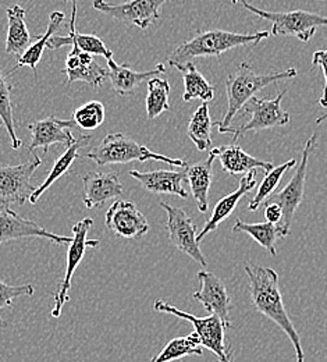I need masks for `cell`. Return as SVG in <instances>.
Returning a JSON list of instances; mask_svg holds the SVG:
<instances>
[{
  "mask_svg": "<svg viewBox=\"0 0 327 362\" xmlns=\"http://www.w3.org/2000/svg\"><path fill=\"white\" fill-rule=\"evenodd\" d=\"M244 271L248 276L249 298L255 311L273 320L288 336L295 350L297 362L305 361L301 337L291 317L287 314L283 303L280 284H279V273L272 268L254 265L248 262L244 264Z\"/></svg>",
  "mask_w": 327,
  "mask_h": 362,
  "instance_id": "cell-1",
  "label": "cell"
},
{
  "mask_svg": "<svg viewBox=\"0 0 327 362\" xmlns=\"http://www.w3.org/2000/svg\"><path fill=\"white\" fill-rule=\"evenodd\" d=\"M270 35L269 31L238 34L223 30L198 31L195 37L177 46L169 56L170 66L186 64L196 57H219L222 53L239 46H255Z\"/></svg>",
  "mask_w": 327,
  "mask_h": 362,
  "instance_id": "cell-2",
  "label": "cell"
},
{
  "mask_svg": "<svg viewBox=\"0 0 327 362\" xmlns=\"http://www.w3.org/2000/svg\"><path fill=\"white\" fill-rule=\"evenodd\" d=\"M295 69H288L280 73L270 74H256L252 70V66L248 62H242L237 70L227 76L226 80V95H227V110L222 122H215L213 126L219 129H226L232 124L238 110L244 107V105L254 98V95L259 90L281 81L297 77Z\"/></svg>",
  "mask_w": 327,
  "mask_h": 362,
  "instance_id": "cell-3",
  "label": "cell"
},
{
  "mask_svg": "<svg viewBox=\"0 0 327 362\" xmlns=\"http://www.w3.org/2000/svg\"><path fill=\"white\" fill-rule=\"evenodd\" d=\"M85 158L94 160L95 163L100 168L109 165H123L130 162H148V160H157L172 166L184 168L187 169L188 163L184 159H174L160 153H156L146 146L140 145L131 136H126L123 133L107 134L103 141L93 148Z\"/></svg>",
  "mask_w": 327,
  "mask_h": 362,
  "instance_id": "cell-4",
  "label": "cell"
},
{
  "mask_svg": "<svg viewBox=\"0 0 327 362\" xmlns=\"http://www.w3.org/2000/svg\"><path fill=\"white\" fill-rule=\"evenodd\" d=\"M248 11L256 14L259 18L272 23L270 34L273 37H295L301 42H309L315 35L319 27H327V17L305 11V10H294L285 13H272L261 10L246 0H238Z\"/></svg>",
  "mask_w": 327,
  "mask_h": 362,
  "instance_id": "cell-5",
  "label": "cell"
},
{
  "mask_svg": "<svg viewBox=\"0 0 327 362\" xmlns=\"http://www.w3.org/2000/svg\"><path fill=\"white\" fill-rule=\"evenodd\" d=\"M153 310L157 313L172 314L180 319H186L192 323L195 333L201 340V346L212 351L220 362H232L233 360V349L232 344L227 343L226 339V326L216 315L206 317H198L166 303L165 300H155Z\"/></svg>",
  "mask_w": 327,
  "mask_h": 362,
  "instance_id": "cell-6",
  "label": "cell"
},
{
  "mask_svg": "<svg viewBox=\"0 0 327 362\" xmlns=\"http://www.w3.org/2000/svg\"><path fill=\"white\" fill-rule=\"evenodd\" d=\"M287 90H281L275 99L252 98L244 105L242 116L249 115V120L239 127L219 129L220 134H232L234 144L249 132H261L276 127H284L290 123L288 112L281 109V99Z\"/></svg>",
  "mask_w": 327,
  "mask_h": 362,
  "instance_id": "cell-7",
  "label": "cell"
},
{
  "mask_svg": "<svg viewBox=\"0 0 327 362\" xmlns=\"http://www.w3.org/2000/svg\"><path fill=\"white\" fill-rule=\"evenodd\" d=\"M318 134H312L311 138L307 141L305 148L302 151V159L292 176L290 182L281 188L280 191L275 192L265 204H278L283 211V221L279 225L281 238L287 237L291 231V225L295 212L301 206L304 201V189H305V179H307V169L309 162V155L316 146Z\"/></svg>",
  "mask_w": 327,
  "mask_h": 362,
  "instance_id": "cell-8",
  "label": "cell"
},
{
  "mask_svg": "<svg viewBox=\"0 0 327 362\" xmlns=\"http://www.w3.org/2000/svg\"><path fill=\"white\" fill-rule=\"evenodd\" d=\"M94 226V219L84 218L83 221L77 222L73 226V238L69 244L67 251V262H66V271L64 277L60 283L59 290L54 293V304L52 308V317H60L63 307L70 300V288H71V279L74 276V272L83 262L85 252L88 248H95L99 245V240H88V233Z\"/></svg>",
  "mask_w": 327,
  "mask_h": 362,
  "instance_id": "cell-9",
  "label": "cell"
},
{
  "mask_svg": "<svg viewBox=\"0 0 327 362\" xmlns=\"http://www.w3.org/2000/svg\"><path fill=\"white\" fill-rule=\"evenodd\" d=\"M42 165V158L35 155L32 160L17 166H0V205L10 208L11 205H24L30 201L35 191L31 177Z\"/></svg>",
  "mask_w": 327,
  "mask_h": 362,
  "instance_id": "cell-10",
  "label": "cell"
},
{
  "mask_svg": "<svg viewBox=\"0 0 327 362\" xmlns=\"http://www.w3.org/2000/svg\"><path fill=\"white\" fill-rule=\"evenodd\" d=\"M160 206L167 214V231L170 243L183 254L188 255L192 261L206 268V258L199 247L196 240V226L192 223L191 218L186 214L184 209L172 206L167 202L162 201Z\"/></svg>",
  "mask_w": 327,
  "mask_h": 362,
  "instance_id": "cell-11",
  "label": "cell"
},
{
  "mask_svg": "<svg viewBox=\"0 0 327 362\" xmlns=\"http://www.w3.org/2000/svg\"><path fill=\"white\" fill-rule=\"evenodd\" d=\"M166 0H129L121 4H112L106 0H94V8L109 16L110 18L119 20L146 30L160 17V7Z\"/></svg>",
  "mask_w": 327,
  "mask_h": 362,
  "instance_id": "cell-12",
  "label": "cell"
},
{
  "mask_svg": "<svg viewBox=\"0 0 327 362\" xmlns=\"http://www.w3.org/2000/svg\"><path fill=\"white\" fill-rule=\"evenodd\" d=\"M198 280L201 283V290L192 294L194 300L201 303L210 315L220 317L226 329H232V300L225 281L215 273L206 271L198 273Z\"/></svg>",
  "mask_w": 327,
  "mask_h": 362,
  "instance_id": "cell-13",
  "label": "cell"
},
{
  "mask_svg": "<svg viewBox=\"0 0 327 362\" xmlns=\"http://www.w3.org/2000/svg\"><path fill=\"white\" fill-rule=\"evenodd\" d=\"M106 227L124 240H138L149 231V223L136 204L119 199L106 212Z\"/></svg>",
  "mask_w": 327,
  "mask_h": 362,
  "instance_id": "cell-14",
  "label": "cell"
},
{
  "mask_svg": "<svg viewBox=\"0 0 327 362\" xmlns=\"http://www.w3.org/2000/svg\"><path fill=\"white\" fill-rule=\"evenodd\" d=\"M47 238L53 244H70L73 237L59 235L52 231H47L44 227L37 225L32 221L23 219L18 216L11 208H1L0 209V247L3 243L20 238Z\"/></svg>",
  "mask_w": 327,
  "mask_h": 362,
  "instance_id": "cell-15",
  "label": "cell"
},
{
  "mask_svg": "<svg viewBox=\"0 0 327 362\" xmlns=\"http://www.w3.org/2000/svg\"><path fill=\"white\" fill-rule=\"evenodd\" d=\"M76 126L73 120H59L56 116H49L28 124L31 133L28 151L34 153L38 148H44V152L47 153L53 144H61L66 148L73 145L77 138L73 136L71 130L76 129Z\"/></svg>",
  "mask_w": 327,
  "mask_h": 362,
  "instance_id": "cell-16",
  "label": "cell"
},
{
  "mask_svg": "<svg viewBox=\"0 0 327 362\" xmlns=\"http://www.w3.org/2000/svg\"><path fill=\"white\" fill-rule=\"evenodd\" d=\"M66 3L69 1L71 4V18H70V33L67 37H52L47 42V47L50 50H57L63 46L71 45L73 50L71 53H80V52H87L93 56H103L106 60L113 57L112 50L107 49V46L103 44L100 38L93 34H81L77 31L76 23H77V8L78 3L77 0H64Z\"/></svg>",
  "mask_w": 327,
  "mask_h": 362,
  "instance_id": "cell-17",
  "label": "cell"
},
{
  "mask_svg": "<svg viewBox=\"0 0 327 362\" xmlns=\"http://www.w3.org/2000/svg\"><path fill=\"white\" fill-rule=\"evenodd\" d=\"M84 205L88 209L102 206L110 199L123 195V184L114 173L91 172L83 177Z\"/></svg>",
  "mask_w": 327,
  "mask_h": 362,
  "instance_id": "cell-18",
  "label": "cell"
},
{
  "mask_svg": "<svg viewBox=\"0 0 327 362\" xmlns=\"http://www.w3.org/2000/svg\"><path fill=\"white\" fill-rule=\"evenodd\" d=\"M209 153H212L216 159H219L222 169L232 176H238L244 173L246 175L248 172L255 169H262L268 173L275 168L272 162L259 160L248 155L246 152L242 151V148L238 144L212 148Z\"/></svg>",
  "mask_w": 327,
  "mask_h": 362,
  "instance_id": "cell-19",
  "label": "cell"
},
{
  "mask_svg": "<svg viewBox=\"0 0 327 362\" xmlns=\"http://www.w3.org/2000/svg\"><path fill=\"white\" fill-rule=\"evenodd\" d=\"M109 66V78L112 83V88L120 96L133 95L143 81H149L160 74L166 73L165 64H157L153 70L149 71H134L130 64H117L113 57L106 60Z\"/></svg>",
  "mask_w": 327,
  "mask_h": 362,
  "instance_id": "cell-20",
  "label": "cell"
},
{
  "mask_svg": "<svg viewBox=\"0 0 327 362\" xmlns=\"http://www.w3.org/2000/svg\"><path fill=\"white\" fill-rule=\"evenodd\" d=\"M255 187H256V173H255V170H251L241 179L238 188L234 192L226 195L215 205L212 216L209 218V221L206 222L203 228L196 234L198 243H201L203 240V237L208 235L210 231L216 230L222 222H225L227 218H230V215L233 214L235 206L242 199V197H245L248 192H251Z\"/></svg>",
  "mask_w": 327,
  "mask_h": 362,
  "instance_id": "cell-21",
  "label": "cell"
},
{
  "mask_svg": "<svg viewBox=\"0 0 327 362\" xmlns=\"http://www.w3.org/2000/svg\"><path fill=\"white\" fill-rule=\"evenodd\" d=\"M129 175L140 182L141 185L153 194H173L180 198H188V192L183 187L186 180V172L173 170H153V172H138L130 170Z\"/></svg>",
  "mask_w": 327,
  "mask_h": 362,
  "instance_id": "cell-22",
  "label": "cell"
},
{
  "mask_svg": "<svg viewBox=\"0 0 327 362\" xmlns=\"http://www.w3.org/2000/svg\"><path fill=\"white\" fill-rule=\"evenodd\" d=\"M7 14V37H6V53L14 54L17 59L31 46L32 37L28 31L25 21V10L13 4L6 10Z\"/></svg>",
  "mask_w": 327,
  "mask_h": 362,
  "instance_id": "cell-23",
  "label": "cell"
},
{
  "mask_svg": "<svg viewBox=\"0 0 327 362\" xmlns=\"http://www.w3.org/2000/svg\"><path fill=\"white\" fill-rule=\"evenodd\" d=\"M215 156L209 153L206 160L198 162L186 169L188 182L192 191V197L196 201L201 214H206L209 209V189L213 180V162Z\"/></svg>",
  "mask_w": 327,
  "mask_h": 362,
  "instance_id": "cell-24",
  "label": "cell"
},
{
  "mask_svg": "<svg viewBox=\"0 0 327 362\" xmlns=\"http://www.w3.org/2000/svg\"><path fill=\"white\" fill-rule=\"evenodd\" d=\"M91 139H93V136H78L73 145L66 148V151L57 158L53 168L50 169L47 180L44 181V184H41L38 188H35V191L31 194L30 202L32 205H35L38 202V199L44 195V192L47 191L56 181L59 180L60 177H63L70 170V168L73 166V163L76 162V159L80 155V149L87 146Z\"/></svg>",
  "mask_w": 327,
  "mask_h": 362,
  "instance_id": "cell-25",
  "label": "cell"
},
{
  "mask_svg": "<svg viewBox=\"0 0 327 362\" xmlns=\"http://www.w3.org/2000/svg\"><path fill=\"white\" fill-rule=\"evenodd\" d=\"M64 13L63 11H53L49 17V24H47V30L45 34L42 35H37L34 37V41L31 46L17 59V66L10 71L8 76H13V73L20 69V67H24V66H28L34 74L37 76V67H38V63L41 62V57L44 54V50L47 47L49 40L56 34V31L60 30L61 24L64 23Z\"/></svg>",
  "mask_w": 327,
  "mask_h": 362,
  "instance_id": "cell-26",
  "label": "cell"
},
{
  "mask_svg": "<svg viewBox=\"0 0 327 362\" xmlns=\"http://www.w3.org/2000/svg\"><path fill=\"white\" fill-rule=\"evenodd\" d=\"M173 67L182 73L184 80V88H186L183 93L184 102L201 99L202 102L208 103L215 98V88L198 71V69L192 62H188L186 64H176Z\"/></svg>",
  "mask_w": 327,
  "mask_h": 362,
  "instance_id": "cell-27",
  "label": "cell"
},
{
  "mask_svg": "<svg viewBox=\"0 0 327 362\" xmlns=\"http://www.w3.org/2000/svg\"><path fill=\"white\" fill-rule=\"evenodd\" d=\"M212 127L213 122L209 113V105L203 102L191 116L187 127V136L195 144L196 149L203 152L212 149Z\"/></svg>",
  "mask_w": 327,
  "mask_h": 362,
  "instance_id": "cell-28",
  "label": "cell"
},
{
  "mask_svg": "<svg viewBox=\"0 0 327 362\" xmlns=\"http://www.w3.org/2000/svg\"><path fill=\"white\" fill-rule=\"evenodd\" d=\"M202 346L198 334L194 332L186 337H176L170 340L165 349L149 362H173L192 356H202Z\"/></svg>",
  "mask_w": 327,
  "mask_h": 362,
  "instance_id": "cell-29",
  "label": "cell"
},
{
  "mask_svg": "<svg viewBox=\"0 0 327 362\" xmlns=\"http://www.w3.org/2000/svg\"><path fill=\"white\" fill-rule=\"evenodd\" d=\"M233 233H245L251 235L255 243H258L262 248H265L272 257L278 255L276 241L281 237L279 226L272 225L269 222L265 223H245L242 221H237L233 227Z\"/></svg>",
  "mask_w": 327,
  "mask_h": 362,
  "instance_id": "cell-30",
  "label": "cell"
},
{
  "mask_svg": "<svg viewBox=\"0 0 327 362\" xmlns=\"http://www.w3.org/2000/svg\"><path fill=\"white\" fill-rule=\"evenodd\" d=\"M169 95H170V84L167 80L155 77L148 81V95L145 100L148 119L153 120L157 116H160L163 112L170 110Z\"/></svg>",
  "mask_w": 327,
  "mask_h": 362,
  "instance_id": "cell-31",
  "label": "cell"
},
{
  "mask_svg": "<svg viewBox=\"0 0 327 362\" xmlns=\"http://www.w3.org/2000/svg\"><path fill=\"white\" fill-rule=\"evenodd\" d=\"M8 78L11 76H3V71L0 69V120L4 124L7 134L10 136V144L13 149H18L23 142L18 139L14 126V117H13V103H11V93L13 86L8 83Z\"/></svg>",
  "mask_w": 327,
  "mask_h": 362,
  "instance_id": "cell-32",
  "label": "cell"
},
{
  "mask_svg": "<svg viewBox=\"0 0 327 362\" xmlns=\"http://www.w3.org/2000/svg\"><path fill=\"white\" fill-rule=\"evenodd\" d=\"M295 159H291V160H287L285 163H283L280 166H276L273 168L270 172L266 173L265 179L262 180V182L259 184L258 187V191H256V195L252 198V201L249 202V206L248 209L251 212H255L258 211L261 206H263V204L275 194V191L278 189L279 184H280L281 179L284 176V173L294 168L295 166Z\"/></svg>",
  "mask_w": 327,
  "mask_h": 362,
  "instance_id": "cell-33",
  "label": "cell"
},
{
  "mask_svg": "<svg viewBox=\"0 0 327 362\" xmlns=\"http://www.w3.org/2000/svg\"><path fill=\"white\" fill-rule=\"evenodd\" d=\"M67 74V87H70L76 81H84L93 88H99L103 86L105 80L109 76V70L103 69L99 66L96 62H93L91 64H80L77 69L70 70V71H61Z\"/></svg>",
  "mask_w": 327,
  "mask_h": 362,
  "instance_id": "cell-34",
  "label": "cell"
},
{
  "mask_svg": "<svg viewBox=\"0 0 327 362\" xmlns=\"http://www.w3.org/2000/svg\"><path fill=\"white\" fill-rule=\"evenodd\" d=\"M73 122L83 130H95L105 122V106L99 100H90L77 107Z\"/></svg>",
  "mask_w": 327,
  "mask_h": 362,
  "instance_id": "cell-35",
  "label": "cell"
},
{
  "mask_svg": "<svg viewBox=\"0 0 327 362\" xmlns=\"http://www.w3.org/2000/svg\"><path fill=\"white\" fill-rule=\"evenodd\" d=\"M35 291L32 284H23V286H11L0 280V311L13 307V300L18 297H30ZM0 327H6V323L0 317Z\"/></svg>",
  "mask_w": 327,
  "mask_h": 362,
  "instance_id": "cell-36",
  "label": "cell"
},
{
  "mask_svg": "<svg viewBox=\"0 0 327 362\" xmlns=\"http://www.w3.org/2000/svg\"><path fill=\"white\" fill-rule=\"evenodd\" d=\"M315 66L322 67V71H323L325 83H323V92H322V98L319 99V103H321L322 107H326L327 109V50H318V52L314 53L311 70H312Z\"/></svg>",
  "mask_w": 327,
  "mask_h": 362,
  "instance_id": "cell-37",
  "label": "cell"
},
{
  "mask_svg": "<svg viewBox=\"0 0 327 362\" xmlns=\"http://www.w3.org/2000/svg\"><path fill=\"white\" fill-rule=\"evenodd\" d=\"M265 218L269 223L279 226L283 221V211L278 204H263Z\"/></svg>",
  "mask_w": 327,
  "mask_h": 362,
  "instance_id": "cell-38",
  "label": "cell"
},
{
  "mask_svg": "<svg viewBox=\"0 0 327 362\" xmlns=\"http://www.w3.org/2000/svg\"><path fill=\"white\" fill-rule=\"evenodd\" d=\"M327 120V110L326 112H325V113H323V115H321V116H319V117H318V119H316V122H315V123H316V124H318V126H319V124H322V123H323V122H326Z\"/></svg>",
  "mask_w": 327,
  "mask_h": 362,
  "instance_id": "cell-39",
  "label": "cell"
},
{
  "mask_svg": "<svg viewBox=\"0 0 327 362\" xmlns=\"http://www.w3.org/2000/svg\"><path fill=\"white\" fill-rule=\"evenodd\" d=\"M237 1H238V0H232V3H234V4H235V3H237Z\"/></svg>",
  "mask_w": 327,
  "mask_h": 362,
  "instance_id": "cell-40",
  "label": "cell"
}]
</instances>
